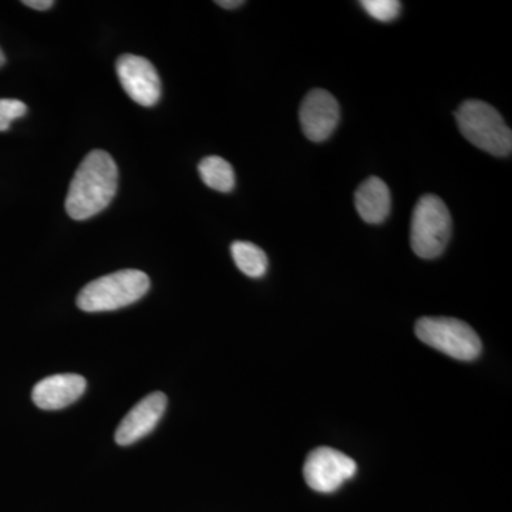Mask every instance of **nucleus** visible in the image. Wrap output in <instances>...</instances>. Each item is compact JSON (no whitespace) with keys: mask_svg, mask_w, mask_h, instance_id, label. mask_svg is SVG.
<instances>
[{"mask_svg":"<svg viewBox=\"0 0 512 512\" xmlns=\"http://www.w3.org/2000/svg\"><path fill=\"white\" fill-rule=\"evenodd\" d=\"M119 168L106 151L87 154L77 168L66 198V211L74 221H86L109 207L116 197Z\"/></svg>","mask_w":512,"mask_h":512,"instance_id":"obj_1","label":"nucleus"},{"mask_svg":"<svg viewBox=\"0 0 512 512\" xmlns=\"http://www.w3.org/2000/svg\"><path fill=\"white\" fill-rule=\"evenodd\" d=\"M150 278L138 269H123L84 286L77 306L84 312H110L140 301L150 289Z\"/></svg>","mask_w":512,"mask_h":512,"instance_id":"obj_2","label":"nucleus"},{"mask_svg":"<svg viewBox=\"0 0 512 512\" xmlns=\"http://www.w3.org/2000/svg\"><path fill=\"white\" fill-rule=\"evenodd\" d=\"M456 120L461 134L473 146L497 157H508L512 150V133L503 117L490 104L467 100L458 107Z\"/></svg>","mask_w":512,"mask_h":512,"instance_id":"obj_3","label":"nucleus"},{"mask_svg":"<svg viewBox=\"0 0 512 512\" xmlns=\"http://www.w3.org/2000/svg\"><path fill=\"white\" fill-rule=\"evenodd\" d=\"M450 211L441 198L424 195L414 207L410 242L414 254L423 259L439 258L451 238Z\"/></svg>","mask_w":512,"mask_h":512,"instance_id":"obj_4","label":"nucleus"},{"mask_svg":"<svg viewBox=\"0 0 512 512\" xmlns=\"http://www.w3.org/2000/svg\"><path fill=\"white\" fill-rule=\"evenodd\" d=\"M416 335L430 348L463 362L480 356V336L463 320L453 318H421L416 323Z\"/></svg>","mask_w":512,"mask_h":512,"instance_id":"obj_5","label":"nucleus"},{"mask_svg":"<svg viewBox=\"0 0 512 512\" xmlns=\"http://www.w3.org/2000/svg\"><path fill=\"white\" fill-rule=\"evenodd\" d=\"M356 471V461L352 457L335 448L319 447L306 458L303 477L313 491L329 494L355 477Z\"/></svg>","mask_w":512,"mask_h":512,"instance_id":"obj_6","label":"nucleus"},{"mask_svg":"<svg viewBox=\"0 0 512 512\" xmlns=\"http://www.w3.org/2000/svg\"><path fill=\"white\" fill-rule=\"evenodd\" d=\"M124 92L143 107L156 106L161 97V80L156 67L144 57L123 55L116 63Z\"/></svg>","mask_w":512,"mask_h":512,"instance_id":"obj_7","label":"nucleus"},{"mask_svg":"<svg viewBox=\"0 0 512 512\" xmlns=\"http://www.w3.org/2000/svg\"><path fill=\"white\" fill-rule=\"evenodd\" d=\"M340 120L339 103L329 92L315 89L306 94L299 109L303 134L313 143H322L332 136Z\"/></svg>","mask_w":512,"mask_h":512,"instance_id":"obj_8","label":"nucleus"},{"mask_svg":"<svg viewBox=\"0 0 512 512\" xmlns=\"http://www.w3.org/2000/svg\"><path fill=\"white\" fill-rule=\"evenodd\" d=\"M167 407V396L156 392L148 394L126 414L116 430V443L130 446L148 436L161 420Z\"/></svg>","mask_w":512,"mask_h":512,"instance_id":"obj_9","label":"nucleus"},{"mask_svg":"<svg viewBox=\"0 0 512 512\" xmlns=\"http://www.w3.org/2000/svg\"><path fill=\"white\" fill-rule=\"evenodd\" d=\"M86 386V379L73 373L49 376L33 387V403L43 410L64 409L83 396Z\"/></svg>","mask_w":512,"mask_h":512,"instance_id":"obj_10","label":"nucleus"},{"mask_svg":"<svg viewBox=\"0 0 512 512\" xmlns=\"http://www.w3.org/2000/svg\"><path fill=\"white\" fill-rule=\"evenodd\" d=\"M357 214L367 224H382L392 211V194L379 177H369L355 192Z\"/></svg>","mask_w":512,"mask_h":512,"instance_id":"obj_11","label":"nucleus"},{"mask_svg":"<svg viewBox=\"0 0 512 512\" xmlns=\"http://www.w3.org/2000/svg\"><path fill=\"white\" fill-rule=\"evenodd\" d=\"M201 180L211 190L231 192L235 187V173L232 165L222 157L204 158L198 165Z\"/></svg>","mask_w":512,"mask_h":512,"instance_id":"obj_12","label":"nucleus"},{"mask_svg":"<svg viewBox=\"0 0 512 512\" xmlns=\"http://www.w3.org/2000/svg\"><path fill=\"white\" fill-rule=\"evenodd\" d=\"M231 254L239 271L249 278H262L268 271V256L258 245L237 241L231 245Z\"/></svg>","mask_w":512,"mask_h":512,"instance_id":"obj_13","label":"nucleus"},{"mask_svg":"<svg viewBox=\"0 0 512 512\" xmlns=\"http://www.w3.org/2000/svg\"><path fill=\"white\" fill-rule=\"evenodd\" d=\"M360 6L366 10L370 18L384 23L393 22L402 12V3L397 0H362Z\"/></svg>","mask_w":512,"mask_h":512,"instance_id":"obj_14","label":"nucleus"},{"mask_svg":"<svg viewBox=\"0 0 512 512\" xmlns=\"http://www.w3.org/2000/svg\"><path fill=\"white\" fill-rule=\"evenodd\" d=\"M28 113V106L16 99H0V131H8L13 121Z\"/></svg>","mask_w":512,"mask_h":512,"instance_id":"obj_15","label":"nucleus"},{"mask_svg":"<svg viewBox=\"0 0 512 512\" xmlns=\"http://www.w3.org/2000/svg\"><path fill=\"white\" fill-rule=\"evenodd\" d=\"M23 5L36 10H49L55 5V2L53 0H25Z\"/></svg>","mask_w":512,"mask_h":512,"instance_id":"obj_16","label":"nucleus"},{"mask_svg":"<svg viewBox=\"0 0 512 512\" xmlns=\"http://www.w3.org/2000/svg\"><path fill=\"white\" fill-rule=\"evenodd\" d=\"M244 3L242 0H220V2H217V5L224 9H237L239 6L244 5Z\"/></svg>","mask_w":512,"mask_h":512,"instance_id":"obj_17","label":"nucleus"},{"mask_svg":"<svg viewBox=\"0 0 512 512\" xmlns=\"http://www.w3.org/2000/svg\"><path fill=\"white\" fill-rule=\"evenodd\" d=\"M6 63V57L3 55L2 49H0V67L5 66Z\"/></svg>","mask_w":512,"mask_h":512,"instance_id":"obj_18","label":"nucleus"}]
</instances>
